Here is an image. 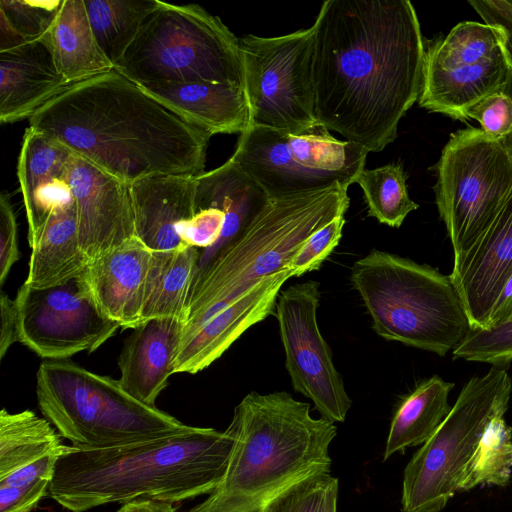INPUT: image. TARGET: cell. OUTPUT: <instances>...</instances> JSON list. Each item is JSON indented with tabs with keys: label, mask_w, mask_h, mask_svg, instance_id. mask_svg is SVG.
Segmentation results:
<instances>
[{
	"label": "cell",
	"mask_w": 512,
	"mask_h": 512,
	"mask_svg": "<svg viewBox=\"0 0 512 512\" xmlns=\"http://www.w3.org/2000/svg\"><path fill=\"white\" fill-rule=\"evenodd\" d=\"M312 27L318 123L368 152L382 151L422 90L425 46L414 6L326 0Z\"/></svg>",
	"instance_id": "cell-1"
},
{
	"label": "cell",
	"mask_w": 512,
	"mask_h": 512,
	"mask_svg": "<svg viewBox=\"0 0 512 512\" xmlns=\"http://www.w3.org/2000/svg\"><path fill=\"white\" fill-rule=\"evenodd\" d=\"M29 126L129 184L201 175L211 137L115 69L71 84Z\"/></svg>",
	"instance_id": "cell-2"
},
{
	"label": "cell",
	"mask_w": 512,
	"mask_h": 512,
	"mask_svg": "<svg viewBox=\"0 0 512 512\" xmlns=\"http://www.w3.org/2000/svg\"><path fill=\"white\" fill-rule=\"evenodd\" d=\"M225 431L189 426L176 433L103 448L66 445L49 496L71 512L137 498L172 503L211 494L234 445Z\"/></svg>",
	"instance_id": "cell-3"
},
{
	"label": "cell",
	"mask_w": 512,
	"mask_h": 512,
	"mask_svg": "<svg viewBox=\"0 0 512 512\" xmlns=\"http://www.w3.org/2000/svg\"><path fill=\"white\" fill-rule=\"evenodd\" d=\"M234 445L219 486L187 512H259L311 475L330 472L337 427L285 391L248 393L230 423Z\"/></svg>",
	"instance_id": "cell-4"
},
{
	"label": "cell",
	"mask_w": 512,
	"mask_h": 512,
	"mask_svg": "<svg viewBox=\"0 0 512 512\" xmlns=\"http://www.w3.org/2000/svg\"><path fill=\"white\" fill-rule=\"evenodd\" d=\"M348 187L270 199L226 245L202 264L187 305L182 340L263 278L287 266L309 236L349 208Z\"/></svg>",
	"instance_id": "cell-5"
},
{
	"label": "cell",
	"mask_w": 512,
	"mask_h": 512,
	"mask_svg": "<svg viewBox=\"0 0 512 512\" xmlns=\"http://www.w3.org/2000/svg\"><path fill=\"white\" fill-rule=\"evenodd\" d=\"M350 280L388 341L444 356L471 329L450 276L429 265L372 249L354 262Z\"/></svg>",
	"instance_id": "cell-6"
},
{
	"label": "cell",
	"mask_w": 512,
	"mask_h": 512,
	"mask_svg": "<svg viewBox=\"0 0 512 512\" xmlns=\"http://www.w3.org/2000/svg\"><path fill=\"white\" fill-rule=\"evenodd\" d=\"M38 406L76 447L103 448L152 439L188 427L126 392L119 380L67 360L43 362L36 375Z\"/></svg>",
	"instance_id": "cell-7"
},
{
	"label": "cell",
	"mask_w": 512,
	"mask_h": 512,
	"mask_svg": "<svg viewBox=\"0 0 512 512\" xmlns=\"http://www.w3.org/2000/svg\"><path fill=\"white\" fill-rule=\"evenodd\" d=\"M114 69L138 85L209 82L245 87L239 38L197 4L161 1Z\"/></svg>",
	"instance_id": "cell-8"
},
{
	"label": "cell",
	"mask_w": 512,
	"mask_h": 512,
	"mask_svg": "<svg viewBox=\"0 0 512 512\" xmlns=\"http://www.w3.org/2000/svg\"><path fill=\"white\" fill-rule=\"evenodd\" d=\"M511 392L504 367L493 366L463 386L443 423L404 469L401 512H440L446 506L487 429L507 411Z\"/></svg>",
	"instance_id": "cell-9"
},
{
	"label": "cell",
	"mask_w": 512,
	"mask_h": 512,
	"mask_svg": "<svg viewBox=\"0 0 512 512\" xmlns=\"http://www.w3.org/2000/svg\"><path fill=\"white\" fill-rule=\"evenodd\" d=\"M436 174L435 202L453 247L454 265L512 195V164L500 140L468 128L451 135Z\"/></svg>",
	"instance_id": "cell-10"
},
{
	"label": "cell",
	"mask_w": 512,
	"mask_h": 512,
	"mask_svg": "<svg viewBox=\"0 0 512 512\" xmlns=\"http://www.w3.org/2000/svg\"><path fill=\"white\" fill-rule=\"evenodd\" d=\"M369 152L318 124L301 134L251 125L231 156L270 199L356 183Z\"/></svg>",
	"instance_id": "cell-11"
},
{
	"label": "cell",
	"mask_w": 512,
	"mask_h": 512,
	"mask_svg": "<svg viewBox=\"0 0 512 512\" xmlns=\"http://www.w3.org/2000/svg\"><path fill=\"white\" fill-rule=\"evenodd\" d=\"M251 125L301 134L319 123L313 87L314 30L239 38Z\"/></svg>",
	"instance_id": "cell-12"
},
{
	"label": "cell",
	"mask_w": 512,
	"mask_h": 512,
	"mask_svg": "<svg viewBox=\"0 0 512 512\" xmlns=\"http://www.w3.org/2000/svg\"><path fill=\"white\" fill-rule=\"evenodd\" d=\"M512 65L500 29L477 21L458 23L425 49L419 105L453 119L502 89Z\"/></svg>",
	"instance_id": "cell-13"
},
{
	"label": "cell",
	"mask_w": 512,
	"mask_h": 512,
	"mask_svg": "<svg viewBox=\"0 0 512 512\" xmlns=\"http://www.w3.org/2000/svg\"><path fill=\"white\" fill-rule=\"evenodd\" d=\"M319 287V282L307 280L281 291L275 316L293 389L309 398L322 418L343 422L352 401L318 327Z\"/></svg>",
	"instance_id": "cell-14"
},
{
	"label": "cell",
	"mask_w": 512,
	"mask_h": 512,
	"mask_svg": "<svg viewBox=\"0 0 512 512\" xmlns=\"http://www.w3.org/2000/svg\"><path fill=\"white\" fill-rule=\"evenodd\" d=\"M15 302L19 342L48 360L91 353L120 328L99 310L81 275L43 289L23 283Z\"/></svg>",
	"instance_id": "cell-15"
},
{
	"label": "cell",
	"mask_w": 512,
	"mask_h": 512,
	"mask_svg": "<svg viewBox=\"0 0 512 512\" xmlns=\"http://www.w3.org/2000/svg\"><path fill=\"white\" fill-rule=\"evenodd\" d=\"M68 185L89 260L136 237L130 184L71 153Z\"/></svg>",
	"instance_id": "cell-16"
},
{
	"label": "cell",
	"mask_w": 512,
	"mask_h": 512,
	"mask_svg": "<svg viewBox=\"0 0 512 512\" xmlns=\"http://www.w3.org/2000/svg\"><path fill=\"white\" fill-rule=\"evenodd\" d=\"M512 275V195L486 232L453 265L451 281L471 329H485Z\"/></svg>",
	"instance_id": "cell-17"
},
{
	"label": "cell",
	"mask_w": 512,
	"mask_h": 512,
	"mask_svg": "<svg viewBox=\"0 0 512 512\" xmlns=\"http://www.w3.org/2000/svg\"><path fill=\"white\" fill-rule=\"evenodd\" d=\"M290 269L267 276L234 299L180 343L174 373L196 374L220 358L250 327L275 314Z\"/></svg>",
	"instance_id": "cell-18"
},
{
	"label": "cell",
	"mask_w": 512,
	"mask_h": 512,
	"mask_svg": "<svg viewBox=\"0 0 512 512\" xmlns=\"http://www.w3.org/2000/svg\"><path fill=\"white\" fill-rule=\"evenodd\" d=\"M152 251L137 237L90 259L81 274L99 310L121 328L141 324Z\"/></svg>",
	"instance_id": "cell-19"
},
{
	"label": "cell",
	"mask_w": 512,
	"mask_h": 512,
	"mask_svg": "<svg viewBox=\"0 0 512 512\" xmlns=\"http://www.w3.org/2000/svg\"><path fill=\"white\" fill-rule=\"evenodd\" d=\"M185 321L152 318L133 329L119 356V382L138 401L155 406L159 394L174 374V360L180 346Z\"/></svg>",
	"instance_id": "cell-20"
},
{
	"label": "cell",
	"mask_w": 512,
	"mask_h": 512,
	"mask_svg": "<svg viewBox=\"0 0 512 512\" xmlns=\"http://www.w3.org/2000/svg\"><path fill=\"white\" fill-rule=\"evenodd\" d=\"M130 188L136 237L151 251L184 246L179 232L194 214L195 177L149 176Z\"/></svg>",
	"instance_id": "cell-21"
},
{
	"label": "cell",
	"mask_w": 512,
	"mask_h": 512,
	"mask_svg": "<svg viewBox=\"0 0 512 512\" xmlns=\"http://www.w3.org/2000/svg\"><path fill=\"white\" fill-rule=\"evenodd\" d=\"M139 86L177 116L211 136L241 134L251 126L243 88L209 82H156Z\"/></svg>",
	"instance_id": "cell-22"
},
{
	"label": "cell",
	"mask_w": 512,
	"mask_h": 512,
	"mask_svg": "<svg viewBox=\"0 0 512 512\" xmlns=\"http://www.w3.org/2000/svg\"><path fill=\"white\" fill-rule=\"evenodd\" d=\"M68 86L40 41L0 52L1 123L30 119Z\"/></svg>",
	"instance_id": "cell-23"
},
{
	"label": "cell",
	"mask_w": 512,
	"mask_h": 512,
	"mask_svg": "<svg viewBox=\"0 0 512 512\" xmlns=\"http://www.w3.org/2000/svg\"><path fill=\"white\" fill-rule=\"evenodd\" d=\"M72 151L28 127L18 159V179L28 220V240L34 237L53 207L71 197L68 163Z\"/></svg>",
	"instance_id": "cell-24"
},
{
	"label": "cell",
	"mask_w": 512,
	"mask_h": 512,
	"mask_svg": "<svg viewBox=\"0 0 512 512\" xmlns=\"http://www.w3.org/2000/svg\"><path fill=\"white\" fill-rule=\"evenodd\" d=\"M28 241L31 255L24 283L32 288L63 284L80 276L89 262L81 247L72 196L53 207L44 225Z\"/></svg>",
	"instance_id": "cell-25"
},
{
	"label": "cell",
	"mask_w": 512,
	"mask_h": 512,
	"mask_svg": "<svg viewBox=\"0 0 512 512\" xmlns=\"http://www.w3.org/2000/svg\"><path fill=\"white\" fill-rule=\"evenodd\" d=\"M40 42L70 85L114 69L96 42L84 0H63Z\"/></svg>",
	"instance_id": "cell-26"
},
{
	"label": "cell",
	"mask_w": 512,
	"mask_h": 512,
	"mask_svg": "<svg viewBox=\"0 0 512 512\" xmlns=\"http://www.w3.org/2000/svg\"><path fill=\"white\" fill-rule=\"evenodd\" d=\"M200 252L192 246L152 251L145 280L141 323L174 317L186 322L187 305Z\"/></svg>",
	"instance_id": "cell-27"
},
{
	"label": "cell",
	"mask_w": 512,
	"mask_h": 512,
	"mask_svg": "<svg viewBox=\"0 0 512 512\" xmlns=\"http://www.w3.org/2000/svg\"><path fill=\"white\" fill-rule=\"evenodd\" d=\"M454 383L434 375L421 381L400 403L391 421L384 460L408 447L424 444L443 423Z\"/></svg>",
	"instance_id": "cell-28"
},
{
	"label": "cell",
	"mask_w": 512,
	"mask_h": 512,
	"mask_svg": "<svg viewBox=\"0 0 512 512\" xmlns=\"http://www.w3.org/2000/svg\"><path fill=\"white\" fill-rule=\"evenodd\" d=\"M62 436L31 410L0 412V479L50 454H62Z\"/></svg>",
	"instance_id": "cell-29"
},
{
	"label": "cell",
	"mask_w": 512,
	"mask_h": 512,
	"mask_svg": "<svg viewBox=\"0 0 512 512\" xmlns=\"http://www.w3.org/2000/svg\"><path fill=\"white\" fill-rule=\"evenodd\" d=\"M158 0H84L96 42L114 68L122 61Z\"/></svg>",
	"instance_id": "cell-30"
},
{
	"label": "cell",
	"mask_w": 512,
	"mask_h": 512,
	"mask_svg": "<svg viewBox=\"0 0 512 512\" xmlns=\"http://www.w3.org/2000/svg\"><path fill=\"white\" fill-rule=\"evenodd\" d=\"M406 173L399 164H387L375 169H364L358 176L368 215L380 223L399 228L407 215L418 209L408 194Z\"/></svg>",
	"instance_id": "cell-31"
},
{
	"label": "cell",
	"mask_w": 512,
	"mask_h": 512,
	"mask_svg": "<svg viewBox=\"0 0 512 512\" xmlns=\"http://www.w3.org/2000/svg\"><path fill=\"white\" fill-rule=\"evenodd\" d=\"M512 473V430L496 419L484 434L459 491L478 485L506 486Z\"/></svg>",
	"instance_id": "cell-32"
},
{
	"label": "cell",
	"mask_w": 512,
	"mask_h": 512,
	"mask_svg": "<svg viewBox=\"0 0 512 512\" xmlns=\"http://www.w3.org/2000/svg\"><path fill=\"white\" fill-rule=\"evenodd\" d=\"M338 493V479L321 472L294 483L259 512H336Z\"/></svg>",
	"instance_id": "cell-33"
},
{
	"label": "cell",
	"mask_w": 512,
	"mask_h": 512,
	"mask_svg": "<svg viewBox=\"0 0 512 512\" xmlns=\"http://www.w3.org/2000/svg\"><path fill=\"white\" fill-rule=\"evenodd\" d=\"M452 355L453 359L508 367L512 361V320L487 329H470Z\"/></svg>",
	"instance_id": "cell-34"
},
{
	"label": "cell",
	"mask_w": 512,
	"mask_h": 512,
	"mask_svg": "<svg viewBox=\"0 0 512 512\" xmlns=\"http://www.w3.org/2000/svg\"><path fill=\"white\" fill-rule=\"evenodd\" d=\"M62 3L63 0H1L0 17L4 18L25 42H36L49 31Z\"/></svg>",
	"instance_id": "cell-35"
},
{
	"label": "cell",
	"mask_w": 512,
	"mask_h": 512,
	"mask_svg": "<svg viewBox=\"0 0 512 512\" xmlns=\"http://www.w3.org/2000/svg\"><path fill=\"white\" fill-rule=\"evenodd\" d=\"M344 216H339L312 233L290 260L287 268L293 277L318 270L342 238Z\"/></svg>",
	"instance_id": "cell-36"
},
{
	"label": "cell",
	"mask_w": 512,
	"mask_h": 512,
	"mask_svg": "<svg viewBox=\"0 0 512 512\" xmlns=\"http://www.w3.org/2000/svg\"><path fill=\"white\" fill-rule=\"evenodd\" d=\"M226 220V213L219 207L194 200V214L179 235L184 245L212 249L222 237Z\"/></svg>",
	"instance_id": "cell-37"
},
{
	"label": "cell",
	"mask_w": 512,
	"mask_h": 512,
	"mask_svg": "<svg viewBox=\"0 0 512 512\" xmlns=\"http://www.w3.org/2000/svg\"><path fill=\"white\" fill-rule=\"evenodd\" d=\"M467 118L478 121L489 137L502 140L512 133V99L500 89L473 105Z\"/></svg>",
	"instance_id": "cell-38"
},
{
	"label": "cell",
	"mask_w": 512,
	"mask_h": 512,
	"mask_svg": "<svg viewBox=\"0 0 512 512\" xmlns=\"http://www.w3.org/2000/svg\"><path fill=\"white\" fill-rule=\"evenodd\" d=\"M17 222L9 195L0 196V284L3 286L14 263L19 260Z\"/></svg>",
	"instance_id": "cell-39"
},
{
	"label": "cell",
	"mask_w": 512,
	"mask_h": 512,
	"mask_svg": "<svg viewBox=\"0 0 512 512\" xmlns=\"http://www.w3.org/2000/svg\"><path fill=\"white\" fill-rule=\"evenodd\" d=\"M469 4L484 23L500 29L512 65V0H471Z\"/></svg>",
	"instance_id": "cell-40"
},
{
	"label": "cell",
	"mask_w": 512,
	"mask_h": 512,
	"mask_svg": "<svg viewBox=\"0 0 512 512\" xmlns=\"http://www.w3.org/2000/svg\"><path fill=\"white\" fill-rule=\"evenodd\" d=\"M51 481L27 486L0 485V512H32L49 491Z\"/></svg>",
	"instance_id": "cell-41"
},
{
	"label": "cell",
	"mask_w": 512,
	"mask_h": 512,
	"mask_svg": "<svg viewBox=\"0 0 512 512\" xmlns=\"http://www.w3.org/2000/svg\"><path fill=\"white\" fill-rule=\"evenodd\" d=\"M61 454H50L0 479V485L18 487L52 481Z\"/></svg>",
	"instance_id": "cell-42"
},
{
	"label": "cell",
	"mask_w": 512,
	"mask_h": 512,
	"mask_svg": "<svg viewBox=\"0 0 512 512\" xmlns=\"http://www.w3.org/2000/svg\"><path fill=\"white\" fill-rule=\"evenodd\" d=\"M0 311V358L3 359L12 344L19 342V325L16 302L15 299H11L4 291H1Z\"/></svg>",
	"instance_id": "cell-43"
},
{
	"label": "cell",
	"mask_w": 512,
	"mask_h": 512,
	"mask_svg": "<svg viewBox=\"0 0 512 512\" xmlns=\"http://www.w3.org/2000/svg\"><path fill=\"white\" fill-rule=\"evenodd\" d=\"M512 320V275L506 282L499 298L497 299L489 320L487 328L501 325Z\"/></svg>",
	"instance_id": "cell-44"
},
{
	"label": "cell",
	"mask_w": 512,
	"mask_h": 512,
	"mask_svg": "<svg viewBox=\"0 0 512 512\" xmlns=\"http://www.w3.org/2000/svg\"><path fill=\"white\" fill-rule=\"evenodd\" d=\"M117 512H178L174 503L153 498H137L122 504Z\"/></svg>",
	"instance_id": "cell-45"
},
{
	"label": "cell",
	"mask_w": 512,
	"mask_h": 512,
	"mask_svg": "<svg viewBox=\"0 0 512 512\" xmlns=\"http://www.w3.org/2000/svg\"><path fill=\"white\" fill-rule=\"evenodd\" d=\"M500 141L503 144L504 148L506 149L512 164V133H510Z\"/></svg>",
	"instance_id": "cell-46"
},
{
	"label": "cell",
	"mask_w": 512,
	"mask_h": 512,
	"mask_svg": "<svg viewBox=\"0 0 512 512\" xmlns=\"http://www.w3.org/2000/svg\"><path fill=\"white\" fill-rule=\"evenodd\" d=\"M512 99V72L506 85L501 89Z\"/></svg>",
	"instance_id": "cell-47"
}]
</instances>
